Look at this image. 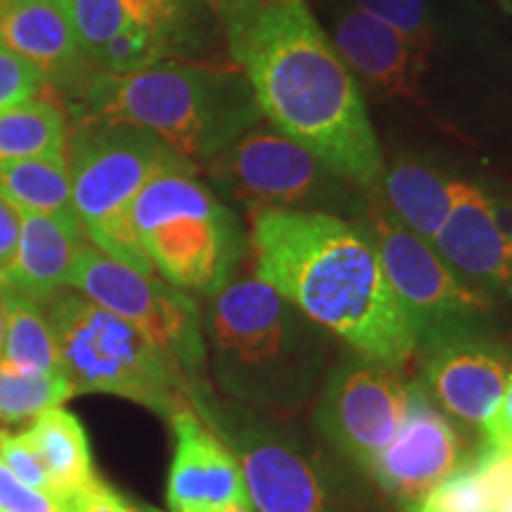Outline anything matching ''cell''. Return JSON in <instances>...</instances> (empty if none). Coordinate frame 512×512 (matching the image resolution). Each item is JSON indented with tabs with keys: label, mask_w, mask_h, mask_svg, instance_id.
Here are the masks:
<instances>
[{
	"label": "cell",
	"mask_w": 512,
	"mask_h": 512,
	"mask_svg": "<svg viewBox=\"0 0 512 512\" xmlns=\"http://www.w3.org/2000/svg\"><path fill=\"white\" fill-rule=\"evenodd\" d=\"M228 53L275 131L375 188L384 162L361 88L304 0H211Z\"/></svg>",
	"instance_id": "6da1fadb"
},
{
	"label": "cell",
	"mask_w": 512,
	"mask_h": 512,
	"mask_svg": "<svg viewBox=\"0 0 512 512\" xmlns=\"http://www.w3.org/2000/svg\"><path fill=\"white\" fill-rule=\"evenodd\" d=\"M256 278L368 361L401 368L418 344L370 233L313 209H259Z\"/></svg>",
	"instance_id": "7a4b0ae2"
},
{
	"label": "cell",
	"mask_w": 512,
	"mask_h": 512,
	"mask_svg": "<svg viewBox=\"0 0 512 512\" xmlns=\"http://www.w3.org/2000/svg\"><path fill=\"white\" fill-rule=\"evenodd\" d=\"M74 121H112L162 138L190 164H209L259 124L252 88L238 67L157 64L133 74L98 72L81 86Z\"/></svg>",
	"instance_id": "3957f363"
},
{
	"label": "cell",
	"mask_w": 512,
	"mask_h": 512,
	"mask_svg": "<svg viewBox=\"0 0 512 512\" xmlns=\"http://www.w3.org/2000/svg\"><path fill=\"white\" fill-rule=\"evenodd\" d=\"M302 311L264 280H228L211 294L207 335L221 387L238 399L294 408L325 366L323 344Z\"/></svg>",
	"instance_id": "277c9868"
},
{
	"label": "cell",
	"mask_w": 512,
	"mask_h": 512,
	"mask_svg": "<svg viewBox=\"0 0 512 512\" xmlns=\"http://www.w3.org/2000/svg\"><path fill=\"white\" fill-rule=\"evenodd\" d=\"M185 162L143 128L79 121L69 140V171L72 209L86 240L114 261L157 275L133 228V204L152 178Z\"/></svg>",
	"instance_id": "5b68a950"
},
{
	"label": "cell",
	"mask_w": 512,
	"mask_h": 512,
	"mask_svg": "<svg viewBox=\"0 0 512 512\" xmlns=\"http://www.w3.org/2000/svg\"><path fill=\"white\" fill-rule=\"evenodd\" d=\"M43 309L76 394H114L169 420L190 408L183 370L126 320L79 292L55 294Z\"/></svg>",
	"instance_id": "8992f818"
},
{
	"label": "cell",
	"mask_w": 512,
	"mask_h": 512,
	"mask_svg": "<svg viewBox=\"0 0 512 512\" xmlns=\"http://www.w3.org/2000/svg\"><path fill=\"white\" fill-rule=\"evenodd\" d=\"M133 228L155 271L178 290L219 292L242 256L238 219L185 162L145 185Z\"/></svg>",
	"instance_id": "52a82bcc"
},
{
	"label": "cell",
	"mask_w": 512,
	"mask_h": 512,
	"mask_svg": "<svg viewBox=\"0 0 512 512\" xmlns=\"http://www.w3.org/2000/svg\"><path fill=\"white\" fill-rule=\"evenodd\" d=\"M69 287L133 325L147 342L171 358L183 375L197 377L207 361L200 311L178 287L157 275L110 259L91 242L76 256Z\"/></svg>",
	"instance_id": "ba28073f"
},
{
	"label": "cell",
	"mask_w": 512,
	"mask_h": 512,
	"mask_svg": "<svg viewBox=\"0 0 512 512\" xmlns=\"http://www.w3.org/2000/svg\"><path fill=\"white\" fill-rule=\"evenodd\" d=\"M370 238L389 285L411 320L420 351L475 332L477 318L489 309V299L463 283L430 242L411 233L384 207L373 209Z\"/></svg>",
	"instance_id": "9c48e42d"
},
{
	"label": "cell",
	"mask_w": 512,
	"mask_h": 512,
	"mask_svg": "<svg viewBox=\"0 0 512 512\" xmlns=\"http://www.w3.org/2000/svg\"><path fill=\"white\" fill-rule=\"evenodd\" d=\"M209 166L216 181L254 211L316 202L328 192V178H339L302 145L261 126L242 133Z\"/></svg>",
	"instance_id": "30bf717a"
},
{
	"label": "cell",
	"mask_w": 512,
	"mask_h": 512,
	"mask_svg": "<svg viewBox=\"0 0 512 512\" xmlns=\"http://www.w3.org/2000/svg\"><path fill=\"white\" fill-rule=\"evenodd\" d=\"M406 408L408 387L394 368L363 358L330 375L316 422L339 451L370 470L399 434Z\"/></svg>",
	"instance_id": "8fae6325"
},
{
	"label": "cell",
	"mask_w": 512,
	"mask_h": 512,
	"mask_svg": "<svg viewBox=\"0 0 512 512\" xmlns=\"http://www.w3.org/2000/svg\"><path fill=\"white\" fill-rule=\"evenodd\" d=\"M467 460L451 422L432 406L420 384H411L401 430L370 467V475L403 508L415 512Z\"/></svg>",
	"instance_id": "7c38bea8"
},
{
	"label": "cell",
	"mask_w": 512,
	"mask_h": 512,
	"mask_svg": "<svg viewBox=\"0 0 512 512\" xmlns=\"http://www.w3.org/2000/svg\"><path fill=\"white\" fill-rule=\"evenodd\" d=\"M176 434L166 503L174 512H221L247 503L249 494L238 460L192 408L171 418Z\"/></svg>",
	"instance_id": "4fadbf2b"
},
{
	"label": "cell",
	"mask_w": 512,
	"mask_h": 512,
	"mask_svg": "<svg viewBox=\"0 0 512 512\" xmlns=\"http://www.w3.org/2000/svg\"><path fill=\"white\" fill-rule=\"evenodd\" d=\"M425 384L453 418L484 425L508 384V358L475 332L458 335L422 351Z\"/></svg>",
	"instance_id": "5bb4252c"
},
{
	"label": "cell",
	"mask_w": 512,
	"mask_h": 512,
	"mask_svg": "<svg viewBox=\"0 0 512 512\" xmlns=\"http://www.w3.org/2000/svg\"><path fill=\"white\" fill-rule=\"evenodd\" d=\"M434 252L475 290L512 294V271L491 216L489 192L465 183L456 207L432 242Z\"/></svg>",
	"instance_id": "9a60e30c"
},
{
	"label": "cell",
	"mask_w": 512,
	"mask_h": 512,
	"mask_svg": "<svg viewBox=\"0 0 512 512\" xmlns=\"http://www.w3.org/2000/svg\"><path fill=\"white\" fill-rule=\"evenodd\" d=\"M0 43L34 64L46 83L76 86L88 55L81 48L62 0H5Z\"/></svg>",
	"instance_id": "2e32d148"
},
{
	"label": "cell",
	"mask_w": 512,
	"mask_h": 512,
	"mask_svg": "<svg viewBox=\"0 0 512 512\" xmlns=\"http://www.w3.org/2000/svg\"><path fill=\"white\" fill-rule=\"evenodd\" d=\"M17 252L8 268L0 271V285L12 287L24 297L46 304L64 292L86 235L74 211L64 214H19Z\"/></svg>",
	"instance_id": "e0dca14e"
},
{
	"label": "cell",
	"mask_w": 512,
	"mask_h": 512,
	"mask_svg": "<svg viewBox=\"0 0 512 512\" xmlns=\"http://www.w3.org/2000/svg\"><path fill=\"white\" fill-rule=\"evenodd\" d=\"M238 453L249 501L259 512H328L318 472L287 441L247 432Z\"/></svg>",
	"instance_id": "ac0fdd59"
},
{
	"label": "cell",
	"mask_w": 512,
	"mask_h": 512,
	"mask_svg": "<svg viewBox=\"0 0 512 512\" xmlns=\"http://www.w3.org/2000/svg\"><path fill=\"white\" fill-rule=\"evenodd\" d=\"M332 46L351 72L361 74L377 91L394 98H418L425 57L392 27L361 8H349L337 19Z\"/></svg>",
	"instance_id": "d6986e66"
},
{
	"label": "cell",
	"mask_w": 512,
	"mask_h": 512,
	"mask_svg": "<svg viewBox=\"0 0 512 512\" xmlns=\"http://www.w3.org/2000/svg\"><path fill=\"white\" fill-rule=\"evenodd\" d=\"M384 209L425 242H434L456 207L465 181H453L422 162L399 159L377 181Z\"/></svg>",
	"instance_id": "ffe728a7"
},
{
	"label": "cell",
	"mask_w": 512,
	"mask_h": 512,
	"mask_svg": "<svg viewBox=\"0 0 512 512\" xmlns=\"http://www.w3.org/2000/svg\"><path fill=\"white\" fill-rule=\"evenodd\" d=\"M24 432L46 467L53 496L64 501L93 482L91 444H88V434L81 420L72 411L62 406L48 408L36 415L29 430Z\"/></svg>",
	"instance_id": "44dd1931"
},
{
	"label": "cell",
	"mask_w": 512,
	"mask_h": 512,
	"mask_svg": "<svg viewBox=\"0 0 512 512\" xmlns=\"http://www.w3.org/2000/svg\"><path fill=\"white\" fill-rule=\"evenodd\" d=\"M5 311L3 361L24 373L67 377L46 309L12 287L0 285Z\"/></svg>",
	"instance_id": "7402d4cb"
},
{
	"label": "cell",
	"mask_w": 512,
	"mask_h": 512,
	"mask_svg": "<svg viewBox=\"0 0 512 512\" xmlns=\"http://www.w3.org/2000/svg\"><path fill=\"white\" fill-rule=\"evenodd\" d=\"M0 197L19 214L74 211L67 155L0 162Z\"/></svg>",
	"instance_id": "603a6c76"
},
{
	"label": "cell",
	"mask_w": 512,
	"mask_h": 512,
	"mask_svg": "<svg viewBox=\"0 0 512 512\" xmlns=\"http://www.w3.org/2000/svg\"><path fill=\"white\" fill-rule=\"evenodd\" d=\"M86 55L121 31L181 22V0H62Z\"/></svg>",
	"instance_id": "cb8c5ba5"
},
{
	"label": "cell",
	"mask_w": 512,
	"mask_h": 512,
	"mask_svg": "<svg viewBox=\"0 0 512 512\" xmlns=\"http://www.w3.org/2000/svg\"><path fill=\"white\" fill-rule=\"evenodd\" d=\"M67 138V117L43 95L0 112V162L67 155Z\"/></svg>",
	"instance_id": "d4e9b609"
},
{
	"label": "cell",
	"mask_w": 512,
	"mask_h": 512,
	"mask_svg": "<svg viewBox=\"0 0 512 512\" xmlns=\"http://www.w3.org/2000/svg\"><path fill=\"white\" fill-rule=\"evenodd\" d=\"M178 24H145L121 31L88 53V60L107 74H133L166 60L178 36Z\"/></svg>",
	"instance_id": "484cf974"
},
{
	"label": "cell",
	"mask_w": 512,
	"mask_h": 512,
	"mask_svg": "<svg viewBox=\"0 0 512 512\" xmlns=\"http://www.w3.org/2000/svg\"><path fill=\"white\" fill-rule=\"evenodd\" d=\"M74 394L76 389L67 377L24 373L0 358V422L34 420Z\"/></svg>",
	"instance_id": "4316f807"
},
{
	"label": "cell",
	"mask_w": 512,
	"mask_h": 512,
	"mask_svg": "<svg viewBox=\"0 0 512 512\" xmlns=\"http://www.w3.org/2000/svg\"><path fill=\"white\" fill-rule=\"evenodd\" d=\"M356 8L392 27L427 60L434 43V24L425 0H356Z\"/></svg>",
	"instance_id": "83f0119b"
},
{
	"label": "cell",
	"mask_w": 512,
	"mask_h": 512,
	"mask_svg": "<svg viewBox=\"0 0 512 512\" xmlns=\"http://www.w3.org/2000/svg\"><path fill=\"white\" fill-rule=\"evenodd\" d=\"M418 510L427 512H489L484 482L479 470L472 463V456L460 467L456 475L444 479L437 489L427 496Z\"/></svg>",
	"instance_id": "f1b7e54d"
},
{
	"label": "cell",
	"mask_w": 512,
	"mask_h": 512,
	"mask_svg": "<svg viewBox=\"0 0 512 512\" xmlns=\"http://www.w3.org/2000/svg\"><path fill=\"white\" fill-rule=\"evenodd\" d=\"M43 88H46V79L34 64L0 43V112L34 98Z\"/></svg>",
	"instance_id": "f546056e"
},
{
	"label": "cell",
	"mask_w": 512,
	"mask_h": 512,
	"mask_svg": "<svg viewBox=\"0 0 512 512\" xmlns=\"http://www.w3.org/2000/svg\"><path fill=\"white\" fill-rule=\"evenodd\" d=\"M0 460H3L22 482H27L38 491L53 494L50 479L46 475V467H43L41 458H38L36 448L31 446L27 432L0 430Z\"/></svg>",
	"instance_id": "4dcf8cb0"
},
{
	"label": "cell",
	"mask_w": 512,
	"mask_h": 512,
	"mask_svg": "<svg viewBox=\"0 0 512 512\" xmlns=\"http://www.w3.org/2000/svg\"><path fill=\"white\" fill-rule=\"evenodd\" d=\"M0 512H64L60 498L22 482L0 460Z\"/></svg>",
	"instance_id": "1f68e13d"
},
{
	"label": "cell",
	"mask_w": 512,
	"mask_h": 512,
	"mask_svg": "<svg viewBox=\"0 0 512 512\" xmlns=\"http://www.w3.org/2000/svg\"><path fill=\"white\" fill-rule=\"evenodd\" d=\"M64 512H136L112 486L95 477L91 484L62 501Z\"/></svg>",
	"instance_id": "d6a6232c"
},
{
	"label": "cell",
	"mask_w": 512,
	"mask_h": 512,
	"mask_svg": "<svg viewBox=\"0 0 512 512\" xmlns=\"http://www.w3.org/2000/svg\"><path fill=\"white\" fill-rule=\"evenodd\" d=\"M484 444L505 448L510 451L512 446V375L505 384V392L494 408V413L489 415V420L484 422Z\"/></svg>",
	"instance_id": "836d02e7"
},
{
	"label": "cell",
	"mask_w": 512,
	"mask_h": 512,
	"mask_svg": "<svg viewBox=\"0 0 512 512\" xmlns=\"http://www.w3.org/2000/svg\"><path fill=\"white\" fill-rule=\"evenodd\" d=\"M19 230H22V216L0 197V271L8 268L12 256L17 252Z\"/></svg>",
	"instance_id": "e575fe53"
},
{
	"label": "cell",
	"mask_w": 512,
	"mask_h": 512,
	"mask_svg": "<svg viewBox=\"0 0 512 512\" xmlns=\"http://www.w3.org/2000/svg\"><path fill=\"white\" fill-rule=\"evenodd\" d=\"M489 202L491 216H494V223L498 228V235H501L503 240L505 256H508V264L512 271V200H508V197H496L489 192Z\"/></svg>",
	"instance_id": "d590c367"
},
{
	"label": "cell",
	"mask_w": 512,
	"mask_h": 512,
	"mask_svg": "<svg viewBox=\"0 0 512 512\" xmlns=\"http://www.w3.org/2000/svg\"><path fill=\"white\" fill-rule=\"evenodd\" d=\"M221 512H254V510H252V501H247V503H230Z\"/></svg>",
	"instance_id": "8d00e7d4"
},
{
	"label": "cell",
	"mask_w": 512,
	"mask_h": 512,
	"mask_svg": "<svg viewBox=\"0 0 512 512\" xmlns=\"http://www.w3.org/2000/svg\"><path fill=\"white\" fill-rule=\"evenodd\" d=\"M3 347H5V311H3V302H0V358H3Z\"/></svg>",
	"instance_id": "74e56055"
},
{
	"label": "cell",
	"mask_w": 512,
	"mask_h": 512,
	"mask_svg": "<svg viewBox=\"0 0 512 512\" xmlns=\"http://www.w3.org/2000/svg\"><path fill=\"white\" fill-rule=\"evenodd\" d=\"M498 3H501L508 12H512V0H498Z\"/></svg>",
	"instance_id": "f35d334b"
},
{
	"label": "cell",
	"mask_w": 512,
	"mask_h": 512,
	"mask_svg": "<svg viewBox=\"0 0 512 512\" xmlns=\"http://www.w3.org/2000/svg\"><path fill=\"white\" fill-rule=\"evenodd\" d=\"M140 512H162V510H157V508H150V505H143V508H140Z\"/></svg>",
	"instance_id": "ab89813d"
},
{
	"label": "cell",
	"mask_w": 512,
	"mask_h": 512,
	"mask_svg": "<svg viewBox=\"0 0 512 512\" xmlns=\"http://www.w3.org/2000/svg\"><path fill=\"white\" fill-rule=\"evenodd\" d=\"M415 512H427V510H415Z\"/></svg>",
	"instance_id": "60d3db41"
},
{
	"label": "cell",
	"mask_w": 512,
	"mask_h": 512,
	"mask_svg": "<svg viewBox=\"0 0 512 512\" xmlns=\"http://www.w3.org/2000/svg\"><path fill=\"white\" fill-rule=\"evenodd\" d=\"M5 3V0H0V5H3Z\"/></svg>",
	"instance_id": "b9f144b4"
},
{
	"label": "cell",
	"mask_w": 512,
	"mask_h": 512,
	"mask_svg": "<svg viewBox=\"0 0 512 512\" xmlns=\"http://www.w3.org/2000/svg\"><path fill=\"white\" fill-rule=\"evenodd\" d=\"M510 453H512V446H510Z\"/></svg>",
	"instance_id": "7bdbcfd3"
}]
</instances>
